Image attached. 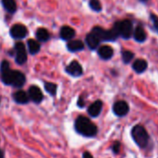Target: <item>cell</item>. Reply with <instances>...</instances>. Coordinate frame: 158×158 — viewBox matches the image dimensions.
<instances>
[{
	"instance_id": "cell-1",
	"label": "cell",
	"mask_w": 158,
	"mask_h": 158,
	"mask_svg": "<svg viewBox=\"0 0 158 158\" xmlns=\"http://www.w3.org/2000/svg\"><path fill=\"white\" fill-rule=\"evenodd\" d=\"M77 132L85 137H94L97 133V127L87 118L79 117L75 121Z\"/></svg>"
},
{
	"instance_id": "cell-2",
	"label": "cell",
	"mask_w": 158,
	"mask_h": 158,
	"mask_svg": "<svg viewBox=\"0 0 158 158\" xmlns=\"http://www.w3.org/2000/svg\"><path fill=\"white\" fill-rule=\"evenodd\" d=\"M131 136L134 140V142L140 146V147H145L149 141V135L146 131V130L141 126L137 125L135 126L131 131Z\"/></svg>"
},
{
	"instance_id": "cell-3",
	"label": "cell",
	"mask_w": 158,
	"mask_h": 158,
	"mask_svg": "<svg viewBox=\"0 0 158 158\" xmlns=\"http://www.w3.org/2000/svg\"><path fill=\"white\" fill-rule=\"evenodd\" d=\"M92 32L101 41H115L119 36L117 29L113 27L109 31H106L101 27H94Z\"/></svg>"
},
{
	"instance_id": "cell-4",
	"label": "cell",
	"mask_w": 158,
	"mask_h": 158,
	"mask_svg": "<svg viewBox=\"0 0 158 158\" xmlns=\"http://www.w3.org/2000/svg\"><path fill=\"white\" fill-rule=\"evenodd\" d=\"M114 27L117 29L119 36H121L124 39H129L133 31V27H132V23L130 20H122V21H118L117 22Z\"/></svg>"
},
{
	"instance_id": "cell-5",
	"label": "cell",
	"mask_w": 158,
	"mask_h": 158,
	"mask_svg": "<svg viewBox=\"0 0 158 158\" xmlns=\"http://www.w3.org/2000/svg\"><path fill=\"white\" fill-rule=\"evenodd\" d=\"M14 48L16 51V62L19 65L24 64L27 61V53L24 44L22 43H17Z\"/></svg>"
},
{
	"instance_id": "cell-6",
	"label": "cell",
	"mask_w": 158,
	"mask_h": 158,
	"mask_svg": "<svg viewBox=\"0 0 158 158\" xmlns=\"http://www.w3.org/2000/svg\"><path fill=\"white\" fill-rule=\"evenodd\" d=\"M28 31L22 24H15L10 29V35L14 39H23L27 36Z\"/></svg>"
},
{
	"instance_id": "cell-7",
	"label": "cell",
	"mask_w": 158,
	"mask_h": 158,
	"mask_svg": "<svg viewBox=\"0 0 158 158\" xmlns=\"http://www.w3.org/2000/svg\"><path fill=\"white\" fill-rule=\"evenodd\" d=\"M25 81H26V79L22 72L18 71V70H12L10 85H12L16 88H20L24 85Z\"/></svg>"
},
{
	"instance_id": "cell-8",
	"label": "cell",
	"mask_w": 158,
	"mask_h": 158,
	"mask_svg": "<svg viewBox=\"0 0 158 158\" xmlns=\"http://www.w3.org/2000/svg\"><path fill=\"white\" fill-rule=\"evenodd\" d=\"M66 71L73 76V77H79L82 74V68L81 66V64L77 61H72L69 65L67 66L66 68Z\"/></svg>"
},
{
	"instance_id": "cell-9",
	"label": "cell",
	"mask_w": 158,
	"mask_h": 158,
	"mask_svg": "<svg viewBox=\"0 0 158 158\" xmlns=\"http://www.w3.org/2000/svg\"><path fill=\"white\" fill-rule=\"evenodd\" d=\"M114 113L118 117H123L128 114L129 112V106L125 101H118L115 103L113 106Z\"/></svg>"
},
{
	"instance_id": "cell-10",
	"label": "cell",
	"mask_w": 158,
	"mask_h": 158,
	"mask_svg": "<svg viewBox=\"0 0 158 158\" xmlns=\"http://www.w3.org/2000/svg\"><path fill=\"white\" fill-rule=\"evenodd\" d=\"M28 94H29V97L30 99L34 102V103H41L44 96H43V93L42 91L37 87V86H31L29 88V91H28Z\"/></svg>"
},
{
	"instance_id": "cell-11",
	"label": "cell",
	"mask_w": 158,
	"mask_h": 158,
	"mask_svg": "<svg viewBox=\"0 0 158 158\" xmlns=\"http://www.w3.org/2000/svg\"><path fill=\"white\" fill-rule=\"evenodd\" d=\"M102 107H103V103L98 100V101H95L94 104H92L90 106V107L88 108V113L91 117H98L102 111Z\"/></svg>"
},
{
	"instance_id": "cell-12",
	"label": "cell",
	"mask_w": 158,
	"mask_h": 158,
	"mask_svg": "<svg viewBox=\"0 0 158 158\" xmlns=\"http://www.w3.org/2000/svg\"><path fill=\"white\" fill-rule=\"evenodd\" d=\"M114 51L113 48L108 46V45H103L98 49V55L101 58L106 60V59H110L113 56Z\"/></svg>"
},
{
	"instance_id": "cell-13",
	"label": "cell",
	"mask_w": 158,
	"mask_h": 158,
	"mask_svg": "<svg viewBox=\"0 0 158 158\" xmlns=\"http://www.w3.org/2000/svg\"><path fill=\"white\" fill-rule=\"evenodd\" d=\"M75 31L69 26H63L60 30V37L63 40H70L74 37Z\"/></svg>"
},
{
	"instance_id": "cell-14",
	"label": "cell",
	"mask_w": 158,
	"mask_h": 158,
	"mask_svg": "<svg viewBox=\"0 0 158 158\" xmlns=\"http://www.w3.org/2000/svg\"><path fill=\"white\" fill-rule=\"evenodd\" d=\"M99 43H100V40L93 33H89L87 36H86V44L88 45V47L92 50L94 49H96L99 45Z\"/></svg>"
},
{
	"instance_id": "cell-15",
	"label": "cell",
	"mask_w": 158,
	"mask_h": 158,
	"mask_svg": "<svg viewBox=\"0 0 158 158\" xmlns=\"http://www.w3.org/2000/svg\"><path fill=\"white\" fill-rule=\"evenodd\" d=\"M14 101L18 104L23 105L29 102V95L24 91H18L13 94Z\"/></svg>"
},
{
	"instance_id": "cell-16",
	"label": "cell",
	"mask_w": 158,
	"mask_h": 158,
	"mask_svg": "<svg viewBox=\"0 0 158 158\" xmlns=\"http://www.w3.org/2000/svg\"><path fill=\"white\" fill-rule=\"evenodd\" d=\"M84 48V44L80 40H73L69 42L68 44V49L70 52H78L81 51Z\"/></svg>"
},
{
	"instance_id": "cell-17",
	"label": "cell",
	"mask_w": 158,
	"mask_h": 158,
	"mask_svg": "<svg viewBox=\"0 0 158 158\" xmlns=\"http://www.w3.org/2000/svg\"><path fill=\"white\" fill-rule=\"evenodd\" d=\"M132 68L134 71H136L137 73H143L147 69V62L144 59H137L133 63Z\"/></svg>"
},
{
	"instance_id": "cell-18",
	"label": "cell",
	"mask_w": 158,
	"mask_h": 158,
	"mask_svg": "<svg viewBox=\"0 0 158 158\" xmlns=\"http://www.w3.org/2000/svg\"><path fill=\"white\" fill-rule=\"evenodd\" d=\"M27 45H28V50H29L30 54H31V55L37 54L40 51V48H41L40 44L36 40H33V39L28 40Z\"/></svg>"
},
{
	"instance_id": "cell-19",
	"label": "cell",
	"mask_w": 158,
	"mask_h": 158,
	"mask_svg": "<svg viewBox=\"0 0 158 158\" xmlns=\"http://www.w3.org/2000/svg\"><path fill=\"white\" fill-rule=\"evenodd\" d=\"M134 39L140 43H143L146 40V33L142 27L139 26L134 30Z\"/></svg>"
},
{
	"instance_id": "cell-20",
	"label": "cell",
	"mask_w": 158,
	"mask_h": 158,
	"mask_svg": "<svg viewBox=\"0 0 158 158\" xmlns=\"http://www.w3.org/2000/svg\"><path fill=\"white\" fill-rule=\"evenodd\" d=\"M35 35H36L37 40L40 41V42H45V41H47L50 38L49 32L47 31L46 29H44V28L38 29L37 31H36V33H35Z\"/></svg>"
},
{
	"instance_id": "cell-21",
	"label": "cell",
	"mask_w": 158,
	"mask_h": 158,
	"mask_svg": "<svg viewBox=\"0 0 158 158\" xmlns=\"http://www.w3.org/2000/svg\"><path fill=\"white\" fill-rule=\"evenodd\" d=\"M3 6L9 13H14L17 10V4L15 0H2Z\"/></svg>"
},
{
	"instance_id": "cell-22",
	"label": "cell",
	"mask_w": 158,
	"mask_h": 158,
	"mask_svg": "<svg viewBox=\"0 0 158 158\" xmlns=\"http://www.w3.org/2000/svg\"><path fill=\"white\" fill-rule=\"evenodd\" d=\"M44 89H45V91H46L49 94L55 95V94H56V89H57V87H56V85L55 83H52V82H45V83H44Z\"/></svg>"
},
{
	"instance_id": "cell-23",
	"label": "cell",
	"mask_w": 158,
	"mask_h": 158,
	"mask_svg": "<svg viewBox=\"0 0 158 158\" xmlns=\"http://www.w3.org/2000/svg\"><path fill=\"white\" fill-rule=\"evenodd\" d=\"M133 57H134V54L132 52L128 51V50L122 52V59H123L124 63H130Z\"/></svg>"
},
{
	"instance_id": "cell-24",
	"label": "cell",
	"mask_w": 158,
	"mask_h": 158,
	"mask_svg": "<svg viewBox=\"0 0 158 158\" xmlns=\"http://www.w3.org/2000/svg\"><path fill=\"white\" fill-rule=\"evenodd\" d=\"M90 6L93 10L94 11H101L102 9V5L99 0H90Z\"/></svg>"
},
{
	"instance_id": "cell-25",
	"label": "cell",
	"mask_w": 158,
	"mask_h": 158,
	"mask_svg": "<svg viewBox=\"0 0 158 158\" xmlns=\"http://www.w3.org/2000/svg\"><path fill=\"white\" fill-rule=\"evenodd\" d=\"M151 19H152V22L154 24V28L158 32V17H156L155 14H151Z\"/></svg>"
},
{
	"instance_id": "cell-26",
	"label": "cell",
	"mask_w": 158,
	"mask_h": 158,
	"mask_svg": "<svg viewBox=\"0 0 158 158\" xmlns=\"http://www.w3.org/2000/svg\"><path fill=\"white\" fill-rule=\"evenodd\" d=\"M112 149H113V152H114L115 154H118V152H119V150H120V144H119V143H118V142H116V143L113 144Z\"/></svg>"
},
{
	"instance_id": "cell-27",
	"label": "cell",
	"mask_w": 158,
	"mask_h": 158,
	"mask_svg": "<svg viewBox=\"0 0 158 158\" xmlns=\"http://www.w3.org/2000/svg\"><path fill=\"white\" fill-rule=\"evenodd\" d=\"M78 106H79L80 107H83V106H84V102H83V100H82L81 97H80V99H79V101H78Z\"/></svg>"
},
{
	"instance_id": "cell-28",
	"label": "cell",
	"mask_w": 158,
	"mask_h": 158,
	"mask_svg": "<svg viewBox=\"0 0 158 158\" xmlns=\"http://www.w3.org/2000/svg\"><path fill=\"white\" fill-rule=\"evenodd\" d=\"M83 158H94L93 157V156L89 153V152H85L84 154H83Z\"/></svg>"
},
{
	"instance_id": "cell-29",
	"label": "cell",
	"mask_w": 158,
	"mask_h": 158,
	"mask_svg": "<svg viewBox=\"0 0 158 158\" xmlns=\"http://www.w3.org/2000/svg\"><path fill=\"white\" fill-rule=\"evenodd\" d=\"M0 158H4V154L1 150H0Z\"/></svg>"
},
{
	"instance_id": "cell-30",
	"label": "cell",
	"mask_w": 158,
	"mask_h": 158,
	"mask_svg": "<svg viewBox=\"0 0 158 158\" xmlns=\"http://www.w3.org/2000/svg\"><path fill=\"white\" fill-rule=\"evenodd\" d=\"M143 1H147V0H143Z\"/></svg>"
}]
</instances>
